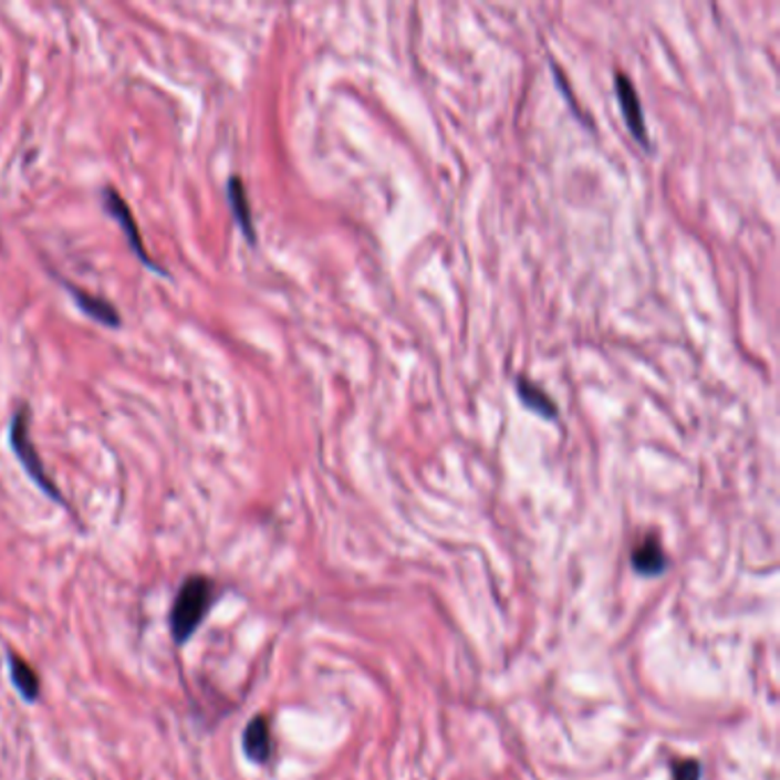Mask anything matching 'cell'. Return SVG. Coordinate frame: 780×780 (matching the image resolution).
<instances>
[{"label": "cell", "mask_w": 780, "mask_h": 780, "mask_svg": "<svg viewBox=\"0 0 780 780\" xmlns=\"http://www.w3.org/2000/svg\"><path fill=\"white\" fill-rule=\"evenodd\" d=\"M218 600L216 584L205 574H190L177 591V597L169 609V634L177 646L195 636V632L207 621L211 606Z\"/></svg>", "instance_id": "obj_1"}, {"label": "cell", "mask_w": 780, "mask_h": 780, "mask_svg": "<svg viewBox=\"0 0 780 780\" xmlns=\"http://www.w3.org/2000/svg\"><path fill=\"white\" fill-rule=\"evenodd\" d=\"M30 422V410H28V405H21V408L14 413L12 417V426H10V445H12V451L17 454L21 467L25 469L28 477L32 479V483H35L49 499L58 501L60 506H66L60 488L51 481V477L46 474L44 469V462L35 449V445H32V439H30V433H28V424Z\"/></svg>", "instance_id": "obj_2"}, {"label": "cell", "mask_w": 780, "mask_h": 780, "mask_svg": "<svg viewBox=\"0 0 780 780\" xmlns=\"http://www.w3.org/2000/svg\"><path fill=\"white\" fill-rule=\"evenodd\" d=\"M104 207H106V211L119 222V227L124 229L128 248L135 252V257H138L145 266H149L152 270H156L158 275L167 278V270H165L163 266H158V263L149 257V252L145 250L143 236H141V229H138V222H135L131 209L126 207V201L122 199V195H119L115 188H106V190H104Z\"/></svg>", "instance_id": "obj_3"}, {"label": "cell", "mask_w": 780, "mask_h": 780, "mask_svg": "<svg viewBox=\"0 0 780 780\" xmlns=\"http://www.w3.org/2000/svg\"><path fill=\"white\" fill-rule=\"evenodd\" d=\"M616 92H618V101H621V108H623V117H625L632 135L643 147L648 149L651 143H648V135H646V122H643V113H641V101H638V94L627 76H623V74L616 76Z\"/></svg>", "instance_id": "obj_4"}, {"label": "cell", "mask_w": 780, "mask_h": 780, "mask_svg": "<svg viewBox=\"0 0 780 780\" xmlns=\"http://www.w3.org/2000/svg\"><path fill=\"white\" fill-rule=\"evenodd\" d=\"M241 746L246 758L257 765H266L270 756H273V739H270V726L263 715H257L248 721Z\"/></svg>", "instance_id": "obj_5"}, {"label": "cell", "mask_w": 780, "mask_h": 780, "mask_svg": "<svg viewBox=\"0 0 780 780\" xmlns=\"http://www.w3.org/2000/svg\"><path fill=\"white\" fill-rule=\"evenodd\" d=\"M8 668H10V680L14 685V689L19 691V696L25 703H38L42 696V680L40 675L35 673L21 655L8 651Z\"/></svg>", "instance_id": "obj_6"}, {"label": "cell", "mask_w": 780, "mask_h": 780, "mask_svg": "<svg viewBox=\"0 0 780 780\" xmlns=\"http://www.w3.org/2000/svg\"><path fill=\"white\" fill-rule=\"evenodd\" d=\"M64 287L70 289L72 298L79 302V308H81L90 319H94V321H98V323H104V325H108V327H117V325L122 323L117 310L113 308V304H111L108 300L98 298V295H94V293H87V291H83V289H79V287H74V284H64Z\"/></svg>", "instance_id": "obj_7"}, {"label": "cell", "mask_w": 780, "mask_h": 780, "mask_svg": "<svg viewBox=\"0 0 780 780\" xmlns=\"http://www.w3.org/2000/svg\"><path fill=\"white\" fill-rule=\"evenodd\" d=\"M632 565L638 574H646V576H655L666 570L668 561H666V554H664L659 540L655 535H648L632 552Z\"/></svg>", "instance_id": "obj_8"}, {"label": "cell", "mask_w": 780, "mask_h": 780, "mask_svg": "<svg viewBox=\"0 0 780 780\" xmlns=\"http://www.w3.org/2000/svg\"><path fill=\"white\" fill-rule=\"evenodd\" d=\"M227 197H229V207L233 211V218L236 222H239V227L243 229L246 233V239L250 243L257 241V233H254V225H252V211H250V201H248V195H246V186L239 177H231L229 184H227Z\"/></svg>", "instance_id": "obj_9"}, {"label": "cell", "mask_w": 780, "mask_h": 780, "mask_svg": "<svg viewBox=\"0 0 780 780\" xmlns=\"http://www.w3.org/2000/svg\"><path fill=\"white\" fill-rule=\"evenodd\" d=\"M518 394H520L522 403L527 405L529 410H533V413H538V415H542V417H548V419H554V417L559 415L554 401H552L545 392H542L540 387H535L533 383L520 378V383H518Z\"/></svg>", "instance_id": "obj_10"}, {"label": "cell", "mask_w": 780, "mask_h": 780, "mask_svg": "<svg viewBox=\"0 0 780 780\" xmlns=\"http://www.w3.org/2000/svg\"><path fill=\"white\" fill-rule=\"evenodd\" d=\"M700 762L696 760H683L673 765V780H700Z\"/></svg>", "instance_id": "obj_11"}]
</instances>
